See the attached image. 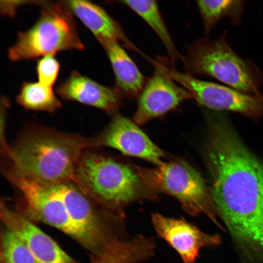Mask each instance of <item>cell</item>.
<instances>
[{
	"label": "cell",
	"instance_id": "2",
	"mask_svg": "<svg viewBox=\"0 0 263 263\" xmlns=\"http://www.w3.org/2000/svg\"><path fill=\"white\" fill-rule=\"evenodd\" d=\"M93 139L39 127L24 133L3 149L19 170L49 184L74 183L77 167Z\"/></svg>",
	"mask_w": 263,
	"mask_h": 263
},
{
	"label": "cell",
	"instance_id": "14",
	"mask_svg": "<svg viewBox=\"0 0 263 263\" xmlns=\"http://www.w3.org/2000/svg\"><path fill=\"white\" fill-rule=\"evenodd\" d=\"M62 98L92 106L115 114L121 95L114 88L104 86L76 71H73L56 88Z\"/></svg>",
	"mask_w": 263,
	"mask_h": 263
},
{
	"label": "cell",
	"instance_id": "16",
	"mask_svg": "<svg viewBox=\"0 0 263 263\" xmlns=\"http://www.w3.org/2000/svg\"><path fill=\"white\" fill-rule=\"evenodd\" d=\"M101 44L113 72L115 88L122 96L138 98L146 80L136 64L119 41L110 40Z\"/></svg>",
	"mask_w": 263,
	"mask_h": 263
},
{
	"label": "cell",
	"instance_id": "11",
	"mask_svg": "<svg viewBox=\"0 0 263 263\" xmlns=\"http://www.w3.org/2000/svg\"><path fill=\"white\" fill-rule=\"evenodd\" d=\"M94 147L116 149L122 153L138 157L155 166L164 162V151L130 119L115 113L109 125L93 138Z\"/></svg>",
	"mask_w": 263,
	"mask_h": 263
},
{
	"label": "cell",
	"instance_id": "18",
	"mask_svg": "<svg viewBox=\"0 0 263 263\" xmlns=\"http://www.w3.org/2000/svg\"><path fill=\"white\" fill-rule=\"evenodd\" d=\"M245 1L241 0H197L205 37H209L214 26L221 20L228 19L231 23H241Z\"/></svg>",
	"mask_w": 263,
	"mask_h": 263
},
{
	"label": "cell",
	"instance_id": "21",
	"mask_svg": "<svg viewBox=\"0 0 263 263\" xmlns=\"http://www.w3.org/2000/svg\"><path fill=\"white\" fill-rule=\"evenodd\" d=\"M60 64L53 55L43 56L38 61L36 70L38 82L52 87L58 75Z\"/></svg>",
	"mask_w": 263,
	"mask_h": 263
},
{
	"label": "cell",
	"instance_id": "15",
	"mask_svg": "<svg viewBox=\"0 0 263 263\" xmlns=\"http://www.w3.org/2000/svg\"><path fill=\"white\" fill-rule=\"evenodd\" d=\"M64 1L100 44L110 40L121 41L128 49L147 57L128 38L120 24L102 7L88 0Z\"/></svg>",
	"mask_w": 263,
	"mask_h": 263
},
{
	"label": "cell",
	"instance_id": "6",
	"mask_svg": "<svg viewBox=\"0 0 263 263\" xmlns=\"http://www.w3.org/2000/svg\"><path fill=\"white\" fill-rule=\"evenodd\" d=\"M145 183L158 194L173 196L187 213L194 216L207 215L217 225L218 214L209 189L200 173L186 161H164L154 168L135 166Z\"/></svg>",
	"mask_w": 263,
	"mask_h": 263
},
{
	"label": "cell",
	"instance_id": "17",
	"mask_svg": "<svg viewBox=\"0 0 263 263\" xmlns=\"http://www.w3.org/2000/svg\"><path fill=\"white\" fill-rule=\"evenodd\" d=\"M120 2L138 15L155 33L167 50L171 68H175V64L181 56L175 47L156 1L124 0Z\"/></svg>",
	"mask_w": 263,
	"mask_h": 263
},
{
	"label": "cell",
	"instance_id": "5",
	"mask_svg": "<svg viewBox=\"0 0 263 263\" xmlns=\"http://www.w3.org/2000/svg\"><path fill=\"white\" fill-rule=\"evenodd\" d=\"M39 4V19L30 28L19 33L9 49V58L17 61L63 51L83 50L72 12L65 1H40Z\"/></svg>",
	"mask_w": 263,
	"mask_h": 263
},
{
	"label": "cell",
	"instance_id": "4",
	"mask_svg": "<svg viewBox=\"0 0 263 263\" xmlns=\"http://www.w3.org/2000/svg\"><path fill=\"white\" fill-rule=\"evenodd\" d=\"M180 59L188 75L209 76L238 91L262 94L263 73L253 62L236 53L225 34L214 39L204 37L196 40Z\"/></svg>",
	"mask_w": 263,
	"mask_h": 263
},
{
	"label": "cell",
	"instance_id": "9",
	"mask_svg": "<svg viewBox=\"0 0 263 263\" xmlns=\"http://www.w3.org/2000/svg\"><path fill=\"white\" fill-rule=\"evenodd\" d=\"M4 174L39 220L79 241L78 234L62 201L47 183L24 174L11 164L4 169Z\"/></svg>",
	"mask_w": 263,
	"mask_h": 263
},
{
	"label": "cell",
	"instance_id": "12",
	"mask_svg": "<svg viewBox=\"0 0 263 263\" xmlns=\"http://www.w3.org/2000/svg\"><path fill=\"white\" fill-rule=\"evenodd\" d=\"M151 219L158 235L177 252L183 263H195L203 248L221 242L219 235L206 233L183 218L156 212L151 214Z\"/></svg>",
	"mask_w": 263,
	"mask_h": 263
},
{
	"label": "cell",
	"instance_id": "19",
	"mask_svg": "<svg viewBox=\"0 0 263 263\" xmlns=\"http://www.w3.org/2000/svg\"><path fill=\"white\" fill-rule=\"evenodd\" d=\"M18 103L24 108L54 113L61 107L52 87L39 82H24L17 97Z\"/></svg>",
	"mask_w": 263,
	"mask_h": 263
},
{
	"label": "cell",
	"instance_id": "8",
	"mask_svg": "<svg viewBox=\"0 0 263 263\" xmlns=\"http://www.w3.org/2000/svg\"><path fill=\"white\" fill-rule=\"evenodd\" d=\"M172 79L186 89L199 104L217 111H227L249 118L263 117V94H247L227 86L201 80L175 68L167 67Z\"/></svg>",
	"mask_w": 263,
	"mask_h": 263
},
{
	"label": "cell",
	"instance_id": "20",
	"mask_svg": "<svg viewBox=\"0 0 263 263\" xmlns=\"http://www.w3.org/2000/svg\"><path fill=\"white\" fill-rule=\"evenodd\" d=\"M2 247L6 263H39L22 240L8 229L2 237Z\"/></svg>",
	"mask_w": 263,
	"mask_h": 263
},
{
	"label": "cell",
	"instance_id": "10",
	"mask_svg": "<svg viewBox=\"0 0 263 263\" xmlns=\"http://www.w3.org/2000/svg\"><path fill=\"white\" fill-rule=\"evenodd\" d=\"M150 61L155 70L138 97L133 116L137 124H143L161 116L192 98L186 89L175 83L169 74L164 62L152 59Z\"/></svg>",
	"mask_w": 263,
	"mask_h": 263
},
{
	"label": "cell",
	"instance_id": "22",
	"mask_svg": "<svg viewBox=\"0 0 263 263\" xmlns=\"http://www.w3.org/2000/svg\"></svg>",
	"mask_w": 263,
	"mask_h": 263
},
{
	"label": "cell",
	"instance_id": "7",
	"mask_svg": "<svg viewBox=\"0 0 263 263\" xmlns=\"http://www.w3.org/2000/svg\"><path fill=\"white\" fill-rule=\"evenodd\" d=\"M47 184L62 201L78 234V242L97 257L127 239L124 230L112 229L74 183Z\"/></svg>",
	"mask_w": 263,
	"mask_h": 263
},
{
	"label": "cell",
	"instance_id": "13",
	"mask_svg": "<svg viewBox=\"0 0 263 263\" xmlns=\"http://www.w3.org/2000/svg\"><path fill=\"white\" fill-rule=\"evenodd\" d=\"M0 217L7 229L22 240L39 263H75L50 236L4 204L0 206Z\"/></svg>",
	"mask_w": 263,
	"mask_h": 263
},
{
	"label": "cell",
	"instance_id": "3",
	"mask_svg": "<svg viewBox=\"0 0 263 263\" xmlns=\"http://www.w3.org/2000/svg\"><path fill=\"white\" fill-rule=\"evenodd\" d=\"M74 183L87 196L111 211L121 214L129 205L156 199L157 195L135 167L86 151L77 167Z\"/></svg>",
	"mask_w": 263,
	"mask_h": 263
},
{
	"label": "cell",
	"instance_id": "1",
	"mask_svg": "<svg viewBox=\"0 0 263 263\" xmlns=\"http://www.w3.org/2000/svg\"><path fill=\"white\" fill-rule=\"evenodd\" d=\"M210 192L245 260L263 262V164L224 120L211 125Z\"/></svg>",
	"mask_w": 263,
	"mask_h": 263
}]
</instances>
